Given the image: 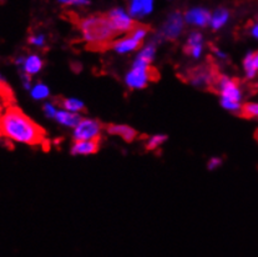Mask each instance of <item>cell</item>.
<instances>
[{"mask_svg":"<svg viewBox=\"0 0 258 257\" xmlns=\"http://www.w3.org/2000/svg\"><path fill=\"white\" fill-rule=\"evenodd\" d=\"M0 135L26 145H41L46 151L50 148L45 130L15 106H9L0 116Z\"/></svg>","mask_w":258,"mask_h":257,"instance_id":"1","label":"cell"},{"mask_svg":"<svg viewBox=\"0 0 258 257\" xmlns=\"http://www.w3.org/2000/svg\"><path fill=\"white\" fill-rule=\"evenodd\" d=\"M65 19L73 23L81 31L84 40L88 43L86 48L93 51H105L111 41L120 35L106 14H93L80 17L74 12H67Z\"/></svg>","mask_w":258,"mask_h":257,"instance_id":"2","label":"cell"},{"mask_svg":"<svg viewBox=\"0 0 258 257\" xmlns=\"http://www.w3.org/2000/svg\"><path fill=\"white\" fill-rule=\"evenodd\" d=\"M160 79V73L151 65H134L133 69L126 75V84L130 89H144L151 81H157Z\"/></svg>","mask_w":258,"mask_h":257,"instance_id":"3","label":"cell"},{"mask_svg":"<svg viewBox=\"0 0 258 257\" xmlns=\"http://www.w3.org/2000/svg\"><path fill=\"white\" fill-rule=\"evenodd\" d=\"M104 125L97 120L83 119L74 130V141H88L101 139V130Z\"/></svg>","mask_w":258,"mask_h":257,"instance_id":"4","label":"cell"},{"mask_svg":"<svg viewBox=\"0 0 258 257\" xmlns=\"http://www.w3.org/2000/svg\"><path fill=\"white\" fill-rule=\"evenodd\" d=\"M107 17L111 20L112 25H114V28L116 29V31L120 35L121 34L131 33V31L135 30V29L140 25V23L131 19V18L121 9L111 10V12L107 13Z\"/></svg>","mask_w":258,"mask_h":257,"instance_id":"5","label":"cell"},{"mask_svg":"<svg viewBox=\"0 0 258 257\" xmlns=\"http://www.w3.org/2000/svg\"><path fill=\"white\" fill-rule=\"evenodd\" d=\"M183 28V17L180 13H175L168 18L162 29V36L167 40L172 41L181 34Z\"/></svg>","mask_w":258,"mask_h":257,"instance_id":"6","label":"cell"},{"mask_svg":"<svg viewBox=\"0 0 258 257\" xmlns=\"http://www.w3.org/2000/svg\"><path fill=\"white\" fill-rule=\"evenodd\" d=\"M144 45V41H139L136 39L130 38V36H126V38L120 39V40H114L109 44L107 46V50L112 49V50L123 54V52L139 50Z\"/></svg>","mask_w":258,"mask_h":257,"instance_id":"7","label":"cell"},{"mask_svg":"<svg viewBox=\"0 0 258 257\" xmlns=\"http://www.w3.org/2000/svg\"><path fill=\"white\" fill-rule=\"evenodd\" d=\"M105 130L110 134V135H116L120 136L122 140H125L126 143H133L136 139L139 138V133L135 128L127 126V125H114L110 124L107 126H105Z\"/></svg>","mask_w":258,"mask_h":257,"instance_id":"8","label":"cell"},{"mask_svg":"<svg viewBox=\"0 0 258 257\" xmlns=\"http://www.w3.org/2000/svg\"><path fill=\"white\" fill-rule=\"evenodd\" d=\"M101 145V139L88 141H74L71 146V154L73 155H90L96 154Z\"/></svg>","mask_w":258,"mask_h":257,"instance_id":"9","label":"cell"},{"mask_svg":"<svg viewBox=\"0 0 258 257\" xmlns=\"http://www.w3.org/2000/svg\"><path fill=\"white\" fill-rule=\"evenodd\" d=\"M152 4H154V0H130L128 13L131 17L141 18L151 12Z\"/></svg>","mask_w":258,"mask_h":257,"instance_id":"10","label":"cell"},{"mask_svg":"<svg viewBox=\"0 0 258 257\" xmlns=\"http://www.w3.org/2000/svg\"><path fill=\"white\" fill-rule=\"evenodd\" d=\"M185 19L191 24L206 26L209 23H211V14L205 9H192L186 13Z\"/></svg>","mask_w":258,"mask_h":257,"instance_id":"11","label":"cell"},{"mask_svg":"<svg viewBox=\"0 0 258 257\" xmlns=\"http://www.w3.org/2000/svg\"><path fill=\"white\" fill-rule=\"evenodd\" d=\"M54 119H56V121L59 124L65 125V126H78L79 122L83 120V117L80 115H78L76 112H70V111H57L55 115Z\"/></svg>","mask_w":258,"mask_h":257,"instance_id":"12","label":"cell"},{"mask_svg":"<svg viewBox=\"0 0 258 257\" xmlns=\"http://www.w3.org/2000/svg\"><path fill=\"white\" fill-rule=\"evenodd\" d=\"M54 103L57 106L64 107L67 111L70 112H79L85 110V105L81 103V101L76 100V99H65L61 98V96H57V98L54 99Z\"/></svg>","mask_w":258,"mask_h":257,"instance_id":"13","label":"cell"},{"mask_svg":"<svg viewBox=\"0 0 258 257\" xmlns=\"http://www.w3.org/2000/svg\"><path fill=\"white\" fill-rule=\"evenodd\" d=\"M41 68H43V60H41L38 55H31V56L24 59V74H28L31 77L33 74H36V73L40 72Z\"/></svg>","mask_w":258,"mask_h":257,"instance_id":"14","label":"cell"},{"mask_svg":"<svg viewBox=\"0 0 258 257\" xmlns=\"http://www.w3.org/2000/svg\"><path fill=\"white\" fill-rule=\"evenodd\" d=\"M228 20V12L226 9H218L216 10L215 14L211 17V24L213 30H218L220 28H222L226 24V22Z\"/></svg>","mask_w":258,"mask_h":257,"instance_id":"15","label":"cell"},{"mask_svg":"<svg viewBox=\"0 0 258 257\" xmlns=\"http://www.w3.org/2000/svg\"><path fill=\"white\" fill-rule=\"evenodd\" d=\"M155 55V46L150 45L147 48H145L144 50L141 51V54L139 55L138 59L135 60L134 65H144V67H149L151 64L152 59H154Z\"/></svg>","mask_w":258,"mask_h":257,"instance_id":"16","label":"cell"},{"mask_svg":"<svg viewBox=\"0 0 258 257\" xmlns=\"http://www.w3.org/2000/svg\"><path fill=\"white\" fill-rule=\"evenodd\" d=\"M243 69H244V72H246V77L248 79H253L257 77L258 70H257L256 65H254V61H253V52H249V54L244 57Z\"/></svg>","mask_w":258,"mask_h":257,"instance_id":"17","label":"cell"},{"mask_svg":"<svg viewBox=\"0 0 258 257\" xmlns=\"http://www.w3.org/2000/svg\"><path fill=\"white\" fill-rule=\"evenodd\" d=\"M238 114L242 117H246V119H258V103H248L242 105Z\"/></svg>","mask_w":258,"mask_h":257,"instance_id":"18","label":"cell"},{"mask_svg":"<svg viewBox=\"0 0 258 257\" xmlns=\"http://www.w3.org/2000/svg\"><path fill=\"white\" fill-rule=\"evenodd\" d=\"M166 140H167V136L166 135H155L147 140V143L145 144V148H146L147 151H155Z\"/></svg>","mask_w":258,"mask_h":257,"instance_id":"19","label":"cell"},{"mask_svg":"<svg viewBox=\"0 0 258 257\" xmlns=\"http://www.w3.org/2000/svg\"><path fill=\"white\" fill-rule=\"evenodd\" d=\"M31 96L34 99H36V100L45 99L46 96H49V89L44 84H38V85L31 89Z\"/></svg>","mask_w":258,"mask_h":257,"instance_id":"20","label":"cell"},{"mask_svg":"<svg viewBox=\"0 0 258 257\" xmlns=\"http://www.w3.org/2000/svg\"><path fill=\"white\" fill-rule=\"evenodd\" d=\"M183 50H185L186 54L191 55V56L199 57L200 55H201L202 46L201 45H186Z\"/></svg>","mask_w":258,"mask_h":257,"instance_id":"21","label":"cell"},{"mask_svg":"<svg viewBox=\"0 0 258 257\" xmlns=\"http://www.w3.org/2000/svg\"><path fill=\"white\" fill-rule=\"evenodd\" d=\"M202 43V35L200 33H194L191 34V36L188 38L187 45H201Z\"/></svg>","mask_w":258,"mask_h":257,"instance_id":"22","label":"cell"},{"mask_svg":"<svg viewBox=\"0 0 258 257\" xmlns=\"http://www.w3.org/2000/svg\"><path fill=\"white\" fill-rule=\"evenodd\" d=\"M29 43L33 44V45H36V46H43L44 43H45V38H44V35L31 36V38L29 39Z\"/></svg>","mask_w":258,"mask_h":257,"instance_id":"23","label":"cell"},{"mask_svg":"<svg viewBox=\"0 0 258 257\" xmlns=\"http://www.w3.org/2000/svg\"><path fill=\"white\" fill-rule=\"evenodd\" d=\"M44 112H45L47 117H55L57 110L55 109V106H52L51 104H45V106H44Z\"/></svg>","mask_w":258,"mask_h":257,"instance_id":"24","label":"cell"},{"mask_svg":"<svg viewBox=\"0 0 258 257\" xmlns=\"http://www.w3.org/2000/svg\"><path fill=\"white\" fill-rule=\"evenodd\" d=\"M220 165H222V160H221L220 157H212L209 161V164H207V167H209L210 170H215L217 169Z\"/></svg>","mask_w":258,"mask_h":257,"instance_id":"25","label":"cell"},{"mask_svg":"<svg viewBox=\"0 0 258 257\" xmlns=\"http://www.w3.org/2000/svg\"><path fill=\"white\" fill-rule=\"evenodd\" d=\"M59 2L67 5H88L90 3L89 0H59Z\"/></svg>","mask_w":258,"mask_h":257,"instance_id":"26","label":"cell"},{"mask_svg":"<svg viewBox=\"0 0 258 257\" xmlns=\"http://www.w3.org/2000/svg\"><path fill=\"white\" fill-rule=\"evenodd\" d=\"M249 34L258 40V20L257 22L252 23L251 26H249Z\"/></svg>","mask_w":258,"mask_h":257,"instance_id":"27","label":"cell"},{"mask_svg":"<svg viewBox=\"0 0 258 257\" xmlns=\"http://www.w3.org/2000/svg\"><path fill=\"white\" fill-rule=\"evenodd\" d=\"M73 70H74V72H76V73H80L81 72V65L79 64V62H76V64H75V62H74V64H73Z\"/></svg>","mask_w":258,"mask_h":257,"instance_id":"28","label":"cell"},{"mask_svg":"<svg viewBox=\"0 0 258 257\" xmlns=\"http://www.w3.org/2000/svg\"><path fill=\"white\" fill-rule=\"evenodd\" d=\"M0 94H3V93H0Z\"/></svg>","mask_w":258,"mask_h":257,"instance_id":"29","label":"cell"}]
</instances>
